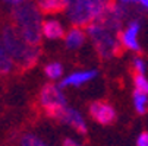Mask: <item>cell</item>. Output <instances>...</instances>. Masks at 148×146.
<instances>
[{
  "mask_svg": "<svg viewBox=\"0 0 148 146\" xmlns=\"http://www.w3.org/2000/svg\"><path fill=\"white\" fill-rule=\"evenodd\" d=\"M12 25L27 43L31 45H41L43 24H41V10L32 2H24L15 5L10 13Z\"/></svg>",
  "mask_w": 148,
  "mask_h": 146,
  "instance_id": "1",
  "label": "cell"
},
{
  "mask_svg": "<svg viewBox=\"0 0 148 146\" xmlns=\"http://www.w3.org/2000/svg\"><path fill=\"white\" fill-rule=\"evenodd\" d=\"M0 34H2L3 44L16 67H19L21 70H29L37 65L41 54V48L38 45H31L29 43H27L18 34L12 24L3 25Z\"/></svg>",
  "mask_w": 148,
  "mask_h": 146,
  "instance_id": "2",
  "label": "cell"
},
{
  "mask_svg": "<svg viewBox=\"0 0 148 146\" xmlns=\"http://www.w3.org/2000/svg\"><path fill=\"white\" fill-rule=\"evenodd\" d=\"M113 0H68V18L76 26H88L104 16Z\"/></svg>",
  "mask_w": 148,
  "mask_h": 146,
  "instance_id": "3",
  "label": "cell"
},
{
  "mask_svg": "<svg viewBox=\"0 0 148 146\" xmlns=\"http://www.w3.org/2000/svg\"><path fill=\"white\" fill-rule=\"evenodd\" d=\"M87 34L90 35L92 44L95 47V51L101 58H112L114 56L122 54L120 50V38L119 35L114 37V32L106 28L104 25L94 22L87 26Z\"/></svg>",
  "mask_w": 148,
  "mask_h": 146,
  "instance_id": "4",
  "label": "cell"
},
{
  "mask_svg": "<svg viewBox=\"0 0 148 146\" xmlns=\"http://www.w3.org/2000/svg\"><path fill=\"white\" fill-rule=\"evenodd\" d=\"M40 104L46 110L47 115L51 118L59 110H62L63 107H68L65 95L53 83H47V85L43 86V89L40 92Z\"/></svg>",
  "mask_w": 148,
  "mask_h": 146,
  "instance_id": "5",
  "label": "cell"
},
{
  "mask_svg": "<svg viewBox=\"0 0 148 146\" xmlns=\"http://www.w3.org/2000/svg\"><path fill=\"white\" fill-rule=\"evenodd\" d=\"M90 114L97 123L103 124V126L113 124L117 118L116 110L107 101H94L90 105Z\"/></svg>",
  "mask_w": 148,
  "mask_h": 146,
  "instance_id": "6",
  "label": "cell"
},
{
  "mask_svg": "<svg viewBox=\"0 0 148 146\" xmlns=\"http://www.w3.org/2000/svg\"><path fill=\"white\" fill-rule=\"evenodd\" d=\"M56 120L62 121V123H65L68 124V126H72L73 129H76L79 133L82 134H85L87 133V124L85 121H84V117L81 115L79 111L73 110V108H69V107H63L62 110H59L54 117Z\"/></svg>",
  "mask_w": 148,
  "mask_h": 146,
  "instance_id": "7",
  "label": "cell"
},
{
  "mask_svg": "<svg viewBox=\"0 0 148 146\" xmlns=\"http://www.w3.org/2000/svg\"><path fill=\"white\" fill-rule=\"evenodd\" d=\"M141 29V25L138 20H134V22L129 24L128 29L123 31V32H119V38L122 41V44L125 47H128L134 51H141V47H139V43H138V39H136V35Z\"/></svg>",
  "mask_w": 148,
  "mask_h": 146,
  "instance_id": "8",
  "label": "cell"
},
{
  "mask_svg": "<svg viewBox=\"0 0 148 146\" xmlns=\"http://www.w3.org/2000/svg\"><path fill=\"white\" fill-rule=\"evenodd\" d=\"M41 13H59L68 9V0H37Z\"/></svg>",
  "mask_w": 148,
  "mask_h": 146,
  "instance_id": "9",
  "label": "cell"
},
{
  "mask_svg": "<svg viewBox=\"0 0 148 146\" xmlns=\"http://www.w3.org/2000/svg\"><path fill=\"white\" fill-rule=\"evenodd\" d=\"M97 76V72L95 70H87V72H78V73H73L71 76H68L65 80L60 83V86H78V85H82L88 80H91L92 77Z\"/></svg>",
  "mask_w": 148,
  "mask_h": 146,
  "instance_id": "10",
  "label": "cell"
},
{
  "mask_svg": "<svg viewBox=\"0 0 148 146\" xmlns=\"http://www.w3.org/2000/svg\"><path fill=\"white\" fill-rule=\"evenodd\" d=\"M13 66H15V63H13L12 57L9 56V53L3 44L2 34H0V76L9 75L13 70Z\"/></svg>",
  "mask_w": 148,
  "mask_h": 146,
  "instance_id": "11",
  "label": "cell"
},
{
  "mask_svg": "<svg viewBox=\"0 0 148 146\" xmlns=\"http://www.w3.org/2000/svg\"><path fill=\"white\" fill-rule=\"evenodd\" d=\"M43 35L50 39H57L65 35V31L57 20H46L43 22Z\"/></svg>",
  "mask_w": 148,
  "mask_h": 146,
  "instance_id": "12",
  "label": "cell"
},
{
  "mask_svg": "<svg viewBox=\"0 0 148 146\" xmlns=\"http://www.w3.org/2000/svg\"><path fill=\"white\" fill-rule=\"evenodd\" d=\"M65 39H66L68 48L75 50V48H79L84 44V41H85V34H84V31L79 29V28H72L68 32V35H66Z\"/></svg>",
  "mask_w": 148,
  "mask_h": 146,
  "instance_id": "13",
  "label": "cell"
},
{
  "mask_svg": "<svg viewBox=\"0 0 148 146\" xmlns=\"http://www.w3.org/2000/svg\"><path fill=\"white\" fill-rule=\"evenodd\" d=\"M134 105L138 114H145L148 110V95L135 89L134 91Z\"/></svg>",
  "mask_w": 148,
  "mask_h": 146,
  "instance_id": "14",
  "label": "cell"
},
{
  "mask_svg": "<svg viewBox=\"0 0 148 146\" xmlns=\"http://www.w3.org/2000/svg\"><path fill=\"white\" fill-rule=\"evenodd\" d=\"M21 146H49V145L44 143L38 136L27 133L21 137Z\"/></svg>",
  "mask_w": 148,
  "mask_h": 146,
  "instance_id": "15",
  "label": "cell"
},
{
  "mask_svg": "<svg viewBox=\"0 0 148 146\" xmlns=\"http://www.w3.org/2000/svg\"><path fill=\"white\" fill-rule=\"evenodd\" d=\"M134 83H135V88L144 94L148 95V79L144 76V73H136L134 75Z\"/></svg>",
  "mask_w": 148,
  "mask_h": 146,
  "instance_id": "16",
  "label": "cell"
},
{
  "mask_svg": "<svg viewBox=\"0 0 148 146\" xmlns=\"http://www.w3.org/2000/svg\"><path fill=\"white\" fill-rule=\"evenodd\" d=\"M44 72H46V75H47L50 79H57V77H60V75L63 73V67H62L60 63H50V65L46 66Z\"/></svg>",
  "mask_w": 148,
  "mask_h": 146,
  "instance_id": "17",
  "label": "cell"
},
{
  "mask_svg": "<svg viewBox=\"0 0 148 146\" xmlns=\"http://www.w3.org/2000/svg\"><path fill=\"white\" fill-rule=\"evenodd\" d=\"M145 61L139 57H135L134 58V69L138 72V73H145Z\"/></svg>",
  "mask_w": 148,
  "mask_h": 146,
  "instance_id": "18",
  "label": "cell"
},
{
  "mask_svg": "<svg viewBox=\"0 0 148 146\" xmlns=\"http://www.w3.org/2000/svg\"><path fill=\"white\" fill-rule=\"evenodd\" d=\"M138 146H148V132H142L136 139Z\"/></svg>",
  "mask_w": 148,
  "mask_h": 146,
  "instance_id": "19",
  "label": "cell"
},
{
  "mask_svg": "<svg viewBox=\"0 0 148 146\" xmlns=\"http://www.w3.org/2000/svg\"><path fill=\"white\" fill-rule=\"evenodd\" d=\"M63 146H82V145L76 143V142L72 140V139H65V140H63Z\"/></svg>",
  "mask_w": 148,
  "mask_h": 146,
  "instance_id": "20",
  "label": "cell"
},
{
  "mask_svg": "<svg viewBox=\"0 0 148 146\" xmlns=\"http://www.w3.org/2000/svg\"><path fill=\"white\" fill-rule=\"evenodd\" d=\"M6 3H12V5H19V3H24L27 0H5Z\"/></svg>",
  "mask_w": 148,
  "mask_h": 146,
  "instance_id": "21",
  "label": "cell"
},
{
  "mask_svg": "<svg viewBox=\"0 0 148 146\" xmlns=\"http://www.w3.org/2000/svg\"><path fill=\"white\" fill-rule=\"evenodd\" d=\"M139 2H141V5H142V6L148 7V0H139Z\"/></svg>",
  "mask_w": 148,
  "mask_h": 146,
  "instance_id": "22",
  "label": "cell"
},
{
  "mask_svg": "<svg viewBox=\"0 0 148 146\" xmlns=\"http://www.w3.org/2000/svg\"><path fill=\"white\" fill-rule=\"evenodd\" d=\"M122 2H125V3H128V2H139V0H122Z\"/></svg>",
  "mask_w": 148,
  "mask_h": 146,
  "instance_id": "23",
  "label": "cell"
},
{
  "mask_svg": "<svg viewBox=\"0 0 148 146\" xmlns=\"http://www.w3.org/2000/svg\"><path fill=\"white\" fill-rule=\"evenodd\" d=\"M82 146H84V145H82Z\"/></svg>",
  "mask_w": 148,
  "mask_h": 146,
  "instance_id": "24",
  "label": "cell"
}]
</instances>
